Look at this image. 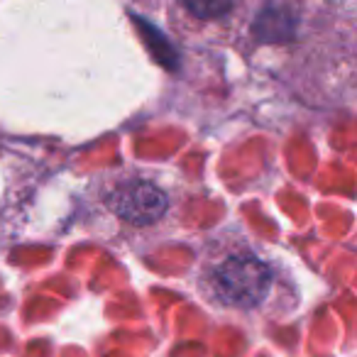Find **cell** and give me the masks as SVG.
Returning a JSON list of instances; mask_svg holds the SVG:
<instances>
[{
  "instance_id": "1",
  "label": "cell",
  "mask_w": 357,
  "mask_h": 357,
  "mask_svg": "<svg viewBox=\"0 0 357 357\" xmlns=\"http://www.w3.org/2000/svg\"><path fill=\"white\" fill-rule=\"evenodd\" d=\"M274 284V272L255 255H228L208 274V287L220 303L233 308H257Z\"/></svg>"
},
{
  "instance_id": "2",
  "label": "cell",
  "mask_w": 357,
  "mask_h": 357,
  "mask_svg": "<svg viewBox=\"0 0 357 357\" xmlns=\"http://www.w3.org/2000/svg\"><path fill=\"white\" fill-rule=\"evenodd\" d=\"M110 208L130 225H152L169 211V196L152 181H130L110 196Z\"/></svg>"
},
{
  "instance_id": "4",
  "label": "cell",
  "mask_w": 357,
  "mask_h": 357,
  "mask_svg": "<svg viewBox=\"0 0 357 357\" xmlns=\"http://www.w3.org/2000/svg\"><path fill=\"white\" fill-rule=\"evenodd\" d=\"M186 10L194 13L199 17H208V15H223V13H230L233 6L230 3H186Z\"/></svg>"
},
{
  "instance_id": "3",
  "label": "cell",
  "mask_w": 357,
  "mask_h": 357,
  "mask_svg": "<svg viewBox=\"0 0 357 357\" xmlns=\"http://www.w3.org/2000/svg\"><path fill=\"white\" fill-rule=\"evenodd\" d=\"M296 32V17L289 8L269 6L255 20V35L262 42H289Z\"/></svg>"
}]
</instances>
